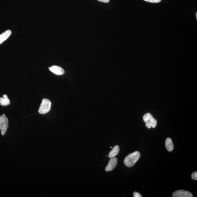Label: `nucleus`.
<instances>
[{
	"label": "nucleus",
	"instance_id": "423d86ee",
	"mask_svg": "<svg viewBox=\"0 0 197 197\" xmlns=\"http://www.w3.org/2000/svg\"><path fill=\"white\" fill-rule=\"evenodd\" d=\"M49 70L53 73L58 75H61L64 74V70L61 67L57 65H53L49 68Z\"/></svg>",
	"mask_w": 197,
	"mask_h": 197
},
{
	"label": "nucleus",
	"instance_id": "4468645a",
	"mask_svg": "<svg viewBox=\"0 0 197 197\" xmlns=\"http://www.w3.org/2000/svg\"><path fill=\"white\" fill-rule=\"evenodd\" d=\"M191 177L192 179L195 180H197V172H195L192 174Z\"/></svg>",
	"mask_w": 197,
	"mask_h": 197
},
{
	"label": "nucleus",
	"instance_id": "f03ea898",
	"mask_svg": "<svg viewBox=\"0 0 197 197\" xmlns=\"http://www.w3.org/2000/svg\"><path fill=\"white\" fill-rule=\"evenodd\" d=\"M51 106V101L48 99H43L39 107V113L43 114L48 113L50 110Z\"/></svg>",
	"mask_w": 197,
	"mask_h": 197
},
{
	"label": "nucleus",
	"instance_id": "1a4fd4ad",
	"mask_svg": "<svg viewBox=\"0 0 197 197\" xmlns=\"http://www.w3.org/2000/svg\"><path fill=\"white\" fill-rule=\"evenodd\" d=\"M9 99L8 98L7 95L6 94L3 95V97H0V104L2 106H6L10 104Z\"/></svg>",
	"mask_w": 197,
	"mask_h": 197
},
{
	"label": "nucleus",
	"instance_id": "2eb2a0df",
	"mask_svg": "<svg viewBox=\"0 0 197 197\" xmlns=\"http://www.w3.org/2000/svg\"><path fill=\"white\" fill-rule=\"evenodd\" d=\"M133 196L134 197H142L141 195L139 193L135 192L133 193Z\"/></svg>",
	"mask_w": 197,
	"mask_h": 197
},
{
	"label": "nucleus",
	"instance_id": "6ab92c4d",
	"mask_svg": "<svg viewBox=\"0 0 197 197\" xmlns=\"http://www.w3.org/2000/svg\"><path fill=\"white\" fill-rule=\"evenodd\" d=\"M110 148H112V146L110 147Z\"/></svg>",
	"mask_w": 197,
	"mask_h": 197
},
{
	"label": "nucleus",
	"instance_id": "6e6552de",
	"mask_svg": "<svg viewBox=\"0 0 197 197\" xmlns=\"http://www.w3.org/2000/svg\"><path fill=\"white\" fill-rule=\"evenodd\" d=\"M165 145L166 148L169 152H171L173 150L174 145L171 139L168 138L165 141Z\"/></svg>",
	"mask_w": 197,
	"mask_h": 197
},
{
	"label": "nucleus",
	"instance_id": "f8f14e48",
	"mask_svg": "<svg viewBox=\"0 0 197 197\" xmlns=\"http://www.w3.org/2000/svg\"><path fill=\"white\" fill-rule=\"evenodd\" d=\"M150 123L152 124V127L153 128H155L156 127L157 124V121L156 120L154 119V118L151 120Z\"/></svg>",
	"mask_w": 197,
	"mask_h": 197
},
{
	"label": "nucleus",
	"instance_id": "ddd939ff",
	"mask_svg": "<svg viewBox=\"0 0 197 197\" xmlns=\"http://www.w3.org/2000/svg\"><path fill=\"white\" fill-rule=\"evenodd\" d=\"M144 1L150 3H157L160 2L161 0H144Z\"/></svg>",
	"mask_w": 197,
	"mask_h": 197
},
{
	"label": "nucleus",
	"instance_id": "20e7f679",
	"mask_svg": "<svg viewBox=\"0 0 197 197\" xmlns=\"http://www.w3.org/2000/svg\"><path fill=\"white\" fill-rule=\"evenodd\" d=\"M173 197H192L191 192L184 190H176L172 194Z\"/></svg>",
	"mask_w": 197,
	"mask_h": 197
},
{
	"label": "nucleus",
	"instance_id": "7ed1b4c3",
	"mask_svg": "<svg viewBox=\"0 0 197 197\" xmlns=\"http://www.w3.org/2000/svg\"><path fill=\"white\" fill-rule=\"evenodd\" d=\"M9 120L5 114L0 116V129L2 135H4L7 131L9 127Z\"/></svg>",
	"mask_w": 197,
	"mask_h": 197
},
{
	"label": "nucleus",
	"instance_id": "39448f33",
	"mask_svg": "<svg viewBox=\"0 0 197 197\" xmlns=\"http://www.w3.org/2000/svg\"><path fill=\"white\" fill-rule=\"evenodd\" d=\"M118 163V159L116 157L111 158L109 161L108 164L105 168V171L110 172L113 171L115 168Z\"/></svg>",
	"mask_w": 197,
	"mask_h": 197
},
{
	"label": "nucleus",
	"instance_id": "0eeeda50",
	"mask_svg": "<svg viewBox=\"0 0 197 197\" xmlns=\"http://www.w3.org/2000/svg\"><path fill=\"white\" fill-rule=\"evenodd\" d=\"M11 34L10 30H7L0 35V44L6 40Z\"/></svg>",
	"mask_w": 197,
	"mask_h": 197
},
{
	"label": "nucleus",
	"instance_id": "dca6fc26",
	"mask_svg": "<svg viewBox=\"0 0 197 197\" xmlns=\"http://www.w3.org/2000/svg\"><path fill=\"white\" fill-rule=\"evenodd\" d=\"M146 126L147 128H152V124L150 122H147L146 123Z\"/></svg>",
	"mask_w": 197,
	"mask_h": 197
},
{
	"label": "nucleus",
	"instance_id": "9b49d317",
	"mask_svg": "<svg viewBox=\"0 0 197 197\" xmlns=\"http://www.w3.org/2000/svg\"><path fill=\"white\" fill-rule=\"evenodd\" d=\"M153 118V116L151 114L149 113H146L145 114L143 117V120L145 123L147 122H150L151 120Z\"/></svg>",
	"mask_w": 197,
	"mask_h": 197
},
{
	"label": "nucleus",
	"instance_id": "9d476101",
	"mask_svg": "<svg viewBox=\"0 0 197 197\" xmlns=\"http://www.w3.org/2000/svg\"><path fill=\"white\" fill-rule=\"evenodd\" d=\"M119 147L118 146H116L114 147L112 150L110 152L109 157L110 158H113L117 155L119 152Z\"/></svg>",
	"mask_w": 197,
	"mask_h": 197
},
{
	"label": "nucleus",
	"instance_id": "f257e3e1",
	"mask_svg": "<svg viewBox=\"0 0 197 197\" xmlns=\"http://www.w3.org/2000/svg\"><path fill=\"white\" fill-rule=\"evenodd\" d=\"M141 156L140 153L136 151L128 154L124 159V164L128 167H131L135 165L138 160Z\"/></svg>",
	"mask_w": 197,
	"mask_h": 197
},
{
	"label": "nucleus",
	"instance_id": "f3484780",
	"mask_svg": "<svg viewBox=\"0 0 197 197\" xmlns=\"http://www.w3.org/2000/svg\"><path fill=\"white\" fill-rule=\"evenodd\" d=\"M97 1L101 2L107 3L109 2L110 0H97Z\"/></svg>",
	"mask_w": 197,
	"mask_h": 197
},
{
	"label": "nucleus",
	"instance_id": "a211bd4d",
	"mask_svg": "<svg viewBox=\"0 0 197 197\" xmlns=\"http://www.w3.org/2000/svg\"><path fill=\"white\" fill-rule=\"evenodd\" d=\"M196 19H197V12H196Z\"/></svg>",
	"mask_w": 197,
	"mask_h": 197
}]
</instances>
